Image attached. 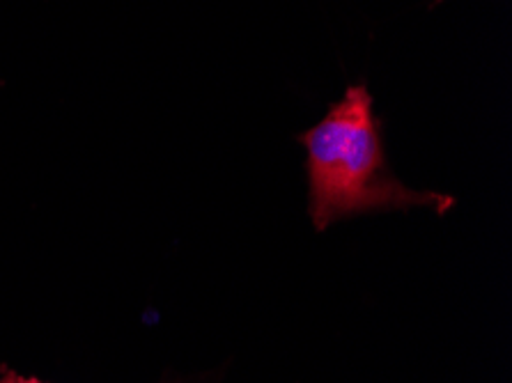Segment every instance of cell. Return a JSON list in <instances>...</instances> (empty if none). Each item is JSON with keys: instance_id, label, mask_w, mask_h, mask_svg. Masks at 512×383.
<instances>
[{"instance_id": "cell-1", "label": "cell", "mask_w": 512, "mask_h": 383, "mask_svg": "<svg viewBox=\"0 0 512 383\" xmlns=\"http://www.w3.org/2000/svg\"><path fill=\"white\" fill-rule=\"evenodd\" d=\"M301 143L308 150L310 218L317 230L375 209L428 205L444 214L453 205L448 195L407 189L393 177L366 85L349 88L327 117L301 136Z\"/></svg>"}, {"instance_id": "cell-2", "label": "cell", "mask_w": 512, "mask_h": 383, "mask_svg": "<svg viewBox=\"0 0 512 383\" xmlns=\"http://www.w3.org/2000/svg\"><path fill=\"white\" fill-rule=\"evenodd\" d=\"M0 383H44L35 377H21V374L12 372V370H3L0 372Z\"/></svg>"}]
</instances>
